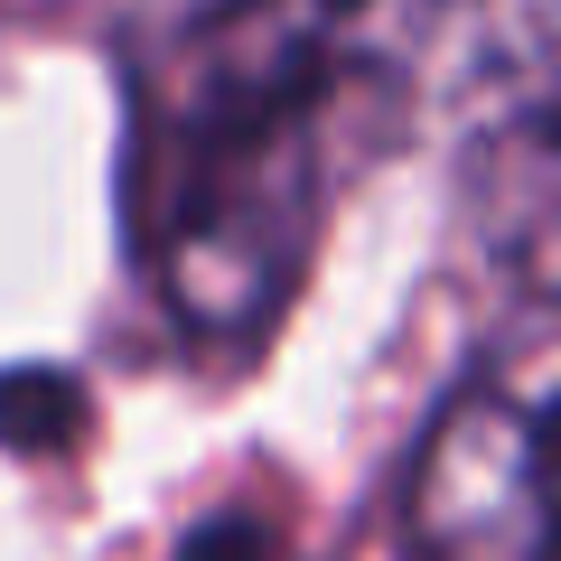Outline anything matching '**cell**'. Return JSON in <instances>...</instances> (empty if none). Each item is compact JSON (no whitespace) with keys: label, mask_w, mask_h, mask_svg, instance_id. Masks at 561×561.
Returning <instances> with one entry per match:
<instances>
[{"label":"cell","mask_w":561,"mask_h":561,"mask_svg":"<svg viewBox=\"0 0 561 561\" xmlns=\"http://www.w3.org/2000/svg\"><path fill=\"white\" fill-rule=\"evenodd\" d=\"M468 0H197L131 66L140 280L197 346H262L337 197L383 160Z\"/></svg>","instance_id":"obj_1"},{"label":"cell","mask_w":561,"mask_h":561,"mask_svg":"<svg viewBox=\"0 0 561 561\" xmlns=\"http://www.w3.org/2000/svg\"><path fill=\"white\" fill-rule=\"evenodd\" d=\"M552 328L515 319V337L449 393L402 486L412 561H552Z\"/></svg>","instance_id":"obj_2"}]
</instances>
